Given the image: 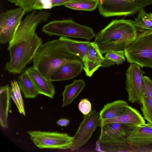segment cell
<instances>
[{"label": "cell", "mask_w": 152, "mask_h": 152, "mask_svg": "<svg viewBox=\"0 0 152 152\" xmlns=\"http://www.w3.org/2000/svg\"><path fill=\"white\" fill-rule=\"evenodd\" d=\"M46 20L42 12L33 11L28 14L15 31L9 43L7 50L10 60L4 69L13 74L22 73L32 60L43 41L36 32L37 26Z\"/></svg>", "instance_id": "cell-1"}, {"label": "cell", "mask_w": 152, "mask_h": 152, "mask_svg": "<svg viewBox=\"0 0 152 152\" xmlns=\"http://www.w3.org/2000/svg\"><path fill=\"white\" fill-rule=\"evenodd\" d=\"M32 61L33 66L50 80L56 70L61 66L69 62L83 64L82 59L71 52L59 39L42 44Z\"/></svg>", "instance_id": "cell-2"}, {"label": "cell", "mask_w": 152, "mask_h": 152, "mask_svg": "<svg viewBox=\"0 0 152 152\" xmlns=\"http://www.w3.org/2000/svg\"><path fill=\"white\" fill-rule=\"evenodd\" d=\"M138 35L133 21L114 20L96 34L94 42L102 54L124 49Z\"/></svg>", "instance_id": "cell-3"}, {"label": "cell", "mask_w": 152, "mask_h": 152, "mask_svg": "<svg viewBox=\"0 0 152 152\" xmlns=\"http://www.w3.org/2000/svg\"><path fill=\"white\" fill-rule=\"evenodd\" d=\"M100 127L99 142L103 151H132L127 138L129 131L133 128L132 126L114 123Z\"/></svg>", "instance_id": "cell-4"}, {"label": "cell", "mask_w": 152, "mask_h": 152, "mask_svg": "<svg viewBox=\"0 0 152 152\" xmlns=\"http://www.w3.org/2000/svg\"><path fill=\"white\" fill-rule=\"evenodd\" d=\"M124 50L128 62L136 63L142 68H152V31L138 34Z\"/></svg>", "instance_id": "cell-5"}, {"label": "cell", "mask_w": 152, "mask_h": 152, "mask_svg": "<svg viewBox=\"0 0 152 152\" xmlns=\"http://www.w3.org/2000/svg\"><path fill=\"white\" fill-rule=\"evenodd\" d=\"M42 31L50 35L81 38L88 40L96 35L91 28L77 23L71 19L51 21L43 27Z\"/></svg>", "instance_id": "cell-6"}, {"label": "cell", "mask_w": 152, "mask_h": 152, "mask_svg": "<svg viewBox=\"0 0 152 152\" xmlns=\"http://www.w3.org/2000/svg\"><path fill=\"white\" fill-rule=\"evenodd\" d=\"M152 4V0H98L99 13L105 17L133 15Z\"/></svg>", "instance_id": "cell-7"}, {"label": "cell", "mask_w": 152, "mask_h": 152, "mask_svg": "<svg viewBox=\"0 0 152 152\" xmlns=\"http://www.w3.org/2000/svg\"><path fill=\"white\" fill-rule=\"evenodd\" d=\"M30 139L40 149H71L73 137L66 133L40 131H28Z\"/></svg>", "instance_id": "cell-8"}, {"label": "cell", "mask_w": 152, "mask_h": 152, "mask_svg": "<svg viewBox=\"0 0 152 152\" xmlns=\"http://www.w3.org/2000/svg\"><path fill=\"white\" fill-rule=\"evenodd\" d=\"M27 12L23 7L7 10L0 14V42L9 43L20 24L23 15Z\"/></svg>", "instance_id": "cell-9"}, {"label": "cell", "mask_w": 152, "mask_h": 152, "mask_svg": "<svg viewBox=\"0 0 152 152\" xmlns=\"http://www.w3.org/2000/svg\"><path fill=\"white\" fill-rule=\"evenodd\" d=\"M83 120L73 136L72 145L70 150H78L85 144L91 137L97 127L99 126L100 119L99 113L95 110L83 115Z\"/></svg>", "instance_id": "cell-10"}, {"label": "cell", "mask_w": 152, "mask_h": 152, "mask_svg": "<svg viewBox=\"0 0 152 152\" xmlns=\"http://www.w3.org/2000/svg\"><path fill=\"white\" fill-rule=\"evenodd\" d=\"M145 72L135 63H131L126 71V87L128 101L141 104L142 93V78Z\"/></svg>", "instance_id": "cell-11"}, {"label": "cell", "mask_w": 152, "mask_h": 152, "mask_svg": "<svg viewBox=\"0 0 152 152\" xmlns=\"http://www.w3.org/2000/svg\"><path fill=\"white\" fill-rule=\"evenodd\" d=\"M127 142L137 148L152 145V125L145 123L135 126L129 132Z\"/></svg>", "instance_id": "cell-12"}, {"label": "cell", "mask_w": 152, "mask_h": 152, "mask_svg": "<svg viewBox=\"0 0 152 152\" xmlns=\"http://www.w3.org/2000/svg\"><path fill=\"white\" fill-rule=\"evenodd\" d=\"M25 71L33 82L39 94L53 98L55 94V88L52 81L47 79L33 66L27 68Z\"/></svg>", "instance_id": "cell-13"}, {"label": "cell", "mask_w": 152, "mask_h": 152, "mask_svg": "<svg viewBox=\"0 0 152 152\" xmlns=\"http://www.w3.org/2000/svg\"><path fill=\"white\" fill-rule=\"evenodd\" d=\"M104 58L97 45L94 42H90L88 54L83 60V69L86 75L89 77L101 66V63Z\"/></svg>", "instance_id": "cell-14"}, {"label": "cell", "mask_w": 152, "mask_h": 152, "mask_svg": "<svg viewBox=\"0 0 152 152\" xmlns=\"http://www.w3.org/2000/svg\"><path fill=\"white\" fill-rule=\"evenodd\" d=\"M118 123L138 126L145 123L144 118L139 111L129 105L119 116L111 119L100 121L99 126L110 123Z\"/></svg>", "instance_id": "cell-15"}, {"label": "cell", "mask_w": 152, "mask_h": 152, "mask_svg": "<svg viewBox=\"0 0 152 152\" xmlns=\"http://www.w3.org/2000/svg\"><path fill=\"white\" fill-rule=\"evenodd\" d=\"M83 68V63L69 62L57 68L50 79L52 81L64 80L74 78L80 73Z\"/></svg>", "instance_id": "cell-16"}, {"label": "cell", "mask_w": 152, "mask_h": 152, "mask_svg": "<svg viewBox=\"0 0 152 152\" xmlns=\"http://www.w3.org/2000/svg\"><path fill=\"white\" fill-rule=\"evenodd\" d=\"M128 105L126 101L120 100L106 104L99 113L100 121L119 116Z\"/></svg>", "instance_id": "cell-17"}, {"label": "cell", "mask_w": 152, "mask_h": 152, "mask_svg": "<svg viewBox=\"0 0 152 152\" xmlns=\"http://www.w3.org/2000/svg\"><path fill=\"white\" fill-rule=\"evenodd\" d=\"M10 90L8 84L0 87V125L4 129L8 127L7 120L10 107Z\"/></svg>", "instance_id": "cell-18"}, {"label": "cell", "mask_w": 152, "mask_h": 152, "mask_svg": "<svg viewBox=\"0 0 152 152\" xmlns=\"http://www.w3.org/2000/svg\"><path fill=\"white\" fill-rule=\"evenodd\" d=\"M86 85L82 79L75 80L69 85H66L62 93V107L67 106L78 96Z\"/></svg>", "instance_id": "cell-19"}, {"label": "cell", "mask_w": 152, "mask_h": 152, "mask_svg": "<svg viewBox=\"0 0 152 152\" xmlns=\"http://www.w3.org/2000/svg\"><path fill=\"white\" fill-rule=\"evenodd\" d=\"M59 39L71 52L80 57L82 61L87 57L90 42L77 41L64 37H61Z\"/></svg>", "instance_id": "cell-20"}, {"label": "cell", "mask_w": 152, "mask_h": 152, "mask_svg": "<svg viewBox=\"0 0 152 152\" xmlns=\"http://www.w3.org/2000/svg\"><path fill=\"white\" fill-rule=\"evenodd\" d=\"M17 82L25 98L33 99L39 94L33 82L26 71L18 77Z\"/></svg>", "instance_id": "cell-21"}, {"label": "cell", "mask_w": 152, "mask_h": 152, "mask_svg": "<svg viewBox=\"0 0 152 152\" xmlns=\"http://www.w3.org/2000/svg\"><path fill=\"white\" fill-rule=\"evenodd\" d=\"M133 23L137 31L141 32L152 31V13H147L143 9L139 10Z\"/></svg>", "instance_id": "cell-22"}, {"label": "cell", "mask_w": 152, "mask_h": 152, "mask_svg": "<svg viewBox=\"0 0 152 152\" xmlns=\"http://www.w3.org/2000/svg\"><path fill=\"white\" fill-rule=\"evenodd\" d=\"M106 53L102 62L101 67H108L115 64L119 65L125 61L124 50L111 51Z\"/></svg>", "instance_id": "cell-23"}, {"label": "cell", "mask_w": 152, "mask_h": 152, "mask_svg": "<svg viewBox=\"0 0 152 152\" xmlns=\"http://www.w3.org/2000/svg\"><path fill=\"white\" fill-rule=\"evenodd\" d=\"M98 4V0H72L64 5L73 10L91 11L96 9Z\"/></svg>", "instance_id": "cell-24"}, {"label": "cell", "mask_w": 152, "mask_h": 152, "mask_svg": "<svg viewBox=\"0 0 152 152\" xmlns=\"http://www.w3.org/2000/svg\"><path fill=\"white\" fill-rule=\"evenodd\" d=\"M141 104V109L143 118L148 123L152 125V98L143 88Z\"/></svg>", "instance_id": "cell-25"}, {"label": "cell", "mask_w": 152, "mask_h": 152, "mask_svg": "<svg viewBox=\"0 0 152 152\" xmlns=\"http://www.w3.org/2000/svg\"><path fill=\"white\" fill-rule=\"evenodd\" d=\"M11 89L13 92L15 96L18 101L21 109L22 114L25 116L24 104L22 96L21 94L20 89L17 81L15 80L10 82Z\"/></svg>", "instance_id": "cell-26"}, {"label": "cell", "mask_w": 152, "mask_h": 152, "mask_svg": "<svg viewBox=\"0 0 152 152\" xmlns=\"http://www.w3.org/2000/svg\"><path fill=\"white\" fill-rule=\"evenodd\" d=\"M79 111L83 115H86L92 111V105L90 102L87 99H82L78 106Z\"/></svg>", "instance_id": "cell-27"}, {"label": "cell", "mask_w": 152, "mask_h": 152, "mask_svg": "<svg viewBox=\"0 0 152 152\" xmlns=\"http://www.w3.org/2000/svg\"><path fill=\"white\" fill-rule=\"evenodd\" d=\"M53 8L51 0H37L33 7L32 10H42Z\"/></svg>", "instance_id": "cell-28"}, {"label": "cell", "mask_w": 152, "mask_h": 152, "mask_svg": "<svg viewBox=\"0 0 152 152\" xmlns=\"http://www.w3.org/2000/svg\"><path fill=\"white\" fill-rule=\"evenodd\" d=\"M37 0H19L16 5L25 9L27 12L32 11L33 7Z\"/></svg>", "instance_id": "cell-29"}, {"label": "cell", "mask_w": 152, "mask_h": 152, "mask_svg": "<svg viewBox=\"0 0 152 152\" xmlns=\"http://www.w3.org/2000/svg\"><path fill=\"white\" fill-rule=\"evenodd\" d=\"M142 85V88L147 92L152 98V80L148 77L143 76Z\"/></svg>", "instance_id": "cell-30"}, {"label": "cell", "mask_w": 152, "mask_h": 152, "mask_svg": "<svg viewBox=\"0 0 152 152\" xmlns=\"http://www.w3.org/2000/svg\"><path fill=\"white\" fill-rule=\"evenodd\" d=\"M72 0H51L53 7L57 6L64 5Z\"/></svg>", "instance_id": "cell-31"}, {"label": "cell", "mask_w": 152, "mask_h": 152, "mask_svg": "<svg viewBox=\"0 0 152 152\" xmlns=\"http://www.w3.org/2000/svg\"><path fill=\"white\" fill-rule=\"evenodd\" d=\"M10 96L11 98L12 99L13 101L16 106L19 112L21 114H22L21 109L18 102L15 97L13 92L11 89V88L10 90Z\"/></svg>", "instance_id": "cell-32"}, {"label": "cell", "mask_w": 152, "mask_h": 152, "mask_svg": "<svg viewBox=\"0 0 152 152\" xmlns=\"http://www.w3.org/2000/svg\"><path fill=\"white\" fill-rule=\"evenodd\" d=\"M70 123L69 120L66 118H61L57 122V124L61 126L66 127Z\"/></svg>", "instance_id": "cell-33"}, {"label": "cell", "mask_w": 152, "mask_h": 152, "mask_svg": "<svg viewBox=\"0 0 152 152\" xmlns=\"http://www.w3.org/2000/svg\"><path fill=\"white\" fill-rule=\"evenodd\" d=\"M11 3L15 4L16 5L17 4L19 0H7Z\"/></svg>", "instance_id": "cell-34"}]
</instances>
